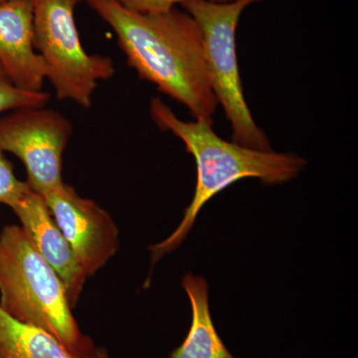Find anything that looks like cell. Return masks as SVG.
Returning <instances> with one entry per match:
<instances>
[{
	"instance_id": "11",
	"label": "cell",
	"mask_w": 358,
	"mask_h": 358,
	"mask_svg": "<svg viewBox=\"0 0 358 358\" xmlns=\"http://www.w3.org/2000/svg\"><path fill=\"white\" fill-rule=\"evenodd\" d=\"M0 358H109L106 350L77 355L37 327L11 319L0 310Z\"/></svg>"
},
{
	"instance_id": "9",
	"label": "cell",
	"mask_w": 358,
	"mask_h": 358,
	"mask_svg": "<svg viewBox=\"0 0 358 358\" xmlns=\"http://www.w3.org/2000/svg\"><path fill=\"white\" fill-rule=\"evenodd\" d=\"M0 65L18 88L43 91L45 65L34 48L32 0L0 3Z\"/></svg>"
},
{
	"instance_id": "13",
	"label": "cell",
	"mask_w": 358,
	"mask_h": 358,
	"mask_svg": "<svg viewBox=\"0 0 358 358\" xmlns=\"http://www.w3.org/2000/svg\"><path fill=\"white\" fill-rule=\"evenodd\" d=\"M31 190L26 181L16 178L13 164L0 148V204L11 209Z\"/></svg>"
},
{
	"instance_id": "1",
	"label": "cell",
	"mask_w": 358,
	"mask_h": 358,
	"mask_svg": "<svg viewBox=\"0 0 358 358\" xmlns=\"http://www.w3.org/2000/svg\"><path fill=\"white\" fill-rule=\"evenodd\" d=\"M117 35L129 67L141 80L188 108L193 117L213 124L217 99L212 91L201 30L186 11L141 13L115 0H87Z\"/></svg>"
},
{
	"instance_id": "15",
	"label": "cell",
	"mask_w": 358,
	"mask_h": 358,
	"mask_svg": "<svg viewBox=\"0 0 358 358\" xmlns=\"http://www.w3.org/2000/svg\"><path fill=\"white\" fill-rule=\"evenodd\" d=\"M4 1H6V0H0V3H1V2H4Z\"/></svg>"
},
{
	"instance_id": "2",
	"label": "cell",
	"mask_w": 358,
	"mask_h": 358,
	"mask_svg": "<svg viewBox=\"0 0 358 358\" xmlns=\"http://www.w3.org/2000/svg\"><path fill=\"white\" fill-rule=\"evenodd\" d=\"M150 115L160 129L171 131L183 141L186 152L194 157L197 171L194 196L178 227L166 240L148 248L152 266L180 246L200 210L217 193L244 178L260 179L267 185H282L296 178L307 164L294 154L252 150L224 141L208 122L181 121L159 98L150 101Z\"/></svg>"
},
{
	"instance_id": "12",
	"label": "cell",
	"mask_w": 358,
	"mask_h": 358,
	"mask_svg": "<svg viewBox=\"0 0 358 358\" xmlns=\"http://www.w3.org/2000/svg\"><path fill=\"white\" fill-rule=\"evenodd\" d=\"M50 99L48 92L18 88L0 65V114L23 108L44 107Z\"/></svg>"
},
{
	"instance_id": "3",
	"label": "cell",
	"mask_w": 358,
	"mask_h": 358,
	"mask_svg": "<svg viewBox=\"0 0 358 358\" xmlns=\"http://www.w3.org/2000/svg\"><path fill=\"white\" fill-rule=\"evenodd\" d=\"M64 282L42 258L20 225L0 232V310L37 327L77 355L96 348L72 313Z\"/></svg>"
},
{
	"instance_id": "4",
	"label": "cell",
	"mask_w": 358,
	"mask_h": 358,
	"mask_svg": "<svg viewBox=\"0 0 358 358\" xmlns=\"http://www.w3.org/2000/svg\"><path fill=\"white\" fill-rule=\"evenodd\" d=\"M83 0H32L34 48L45 65V79L56 96L91 108L99 82L114 76V61L85 50L75 9Z\"/></svg>"
},
{
	"instance_id": "14",
	"label": "cell",
	"mask_w": 358,
	"mask_h": 358,
	"mask_svg": "<svg viewBox=\"0 0 358 358\" xmlns=\"http://www.w3.org/2000/svg\"><path fill=\"white\" fill-rule=\"evenodd\" d=\"M126 8L141 13H155L166 11L176 7L178 4L185 3L190 0H115ZM208 1L226 3L235 0H208Z\"/></svg>"
},
{
	"instance_id": "5",
	"label": "cell",
	"mask_w": 358,
	"mask_h": 358,
	"mask_svg": "<svg viewBox=\"0 0 358 358\" xmlns=\"http://www.w3.org/2000/svg\"><path fill=\"white\" fill-rule=\"evenodd\" d=\"M258 1L262 0H235L226 3L190 0L181 6L201 30L209 83L231 122L233 141L252 150H271L267 136L254 122L245 101L236 53L240 16L245 8Z\"/></svg>"
},
{
	"instance_id": "10",
	"label": "cell",
	"mask_w": 358,
	"mask_h": 358,
	"mask_svg": "<svg viewBox=\"0 0 358 358\" xmlns=\"http://www.w3.org/2000/svg\"><path fill=\"white\" fill-rule=\"evenodd\" d=\"M181 287L192 305V326L182 345L173 350L171 358H235L224 345L212 320L206 280L188 273L181 280Z\"/></svg>"
},
{
	"instance_id": "7",
	"label": "cell",
	"mask_w": 358,
	"mask_h": 358,
	"mask_svg": "<svg viewBox=\"0 0 358 358\" xmlns=\"http://www.w3.org/2000/svg\"><path fill=\"white\" fill-rule=\"evenodd\" d=\"M43 199L86 275H93L107 265L120 247L112 216L66 183Z\"/></svg>"
},
{
	"instance_id": "8",
	"label": "cell",
	"mask_w": 358,
	"mask_h": 358,
	"mask_svg": "<svg viewBox=\"0 0 358 358\" xmlns=\"http://www.w3.org/2000/svg\"><path fill=\"white\" fill-rule=\"evenodd\" d=\"M13 210L34 248L64 282L68 298L74 308L88 275L52 217L43 197L30 190Z\"/></svg>"
},
{
	"instance_id": "6",
	"label": "cell",
	"mask_w": 358,
	"mask_h": 358,
	"mask_svg": "<svg viewBox=\"0 0 358 358\" xmlns=\"http://www.w3.org/2000/svg\"><path fill=\"white\" fill-rule=\"evenodd\" d=\"M72 133L67 117L44 107L14 110L0 117V148L22 162L26 182L42 197L65 183L63 155Z\"/></svg>"
}]
</instances>
